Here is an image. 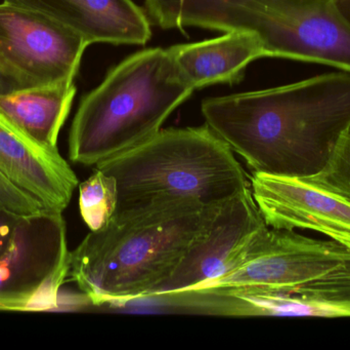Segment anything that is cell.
<instances>
[{
  "mask_svg": "<svg viewBox=\"0 0 350 350\" xmlns=\"http://www.w3.org/2000/svg\"><path fill=\"white\" fill-rule=\"evenodd\" d=\"M162 28L249 31L265 57L330 66L350 73V22L336 0H151Z\"/></svg>",
  "mask_w": 350,
  "mask_h": 350,
  "instance_id": "obj_5",
  "label": "cell"
},
{
  "mask_svg": "<svg viewBox=\"0 0 350 350\" xmlns=\"http://www.w3.org/2000/svg\"><path fill=\"white\" fill-rule=\"evenodd\" d=\"M22 214L0 205V257L10 248Z\"/></svg>",
  "mask_w": 350,
  "mask_h": 350,
  "instance_id": "obj_18",
  "label": "cell"
},
{
  "mask_svg": "<svg viewBox=\"0 0 350 350\" xmlns=\"http://www.w3.org/2000/svg\"><path fill=\"white\" fill-rule=\"evenodd\" d=\"M75 95L74 82L0 94V119L43 150L59 153L57 138Z\"/></svg>",
  "mask_w": 350,
  "mask_h": 350,
  "instance_id": "obj_13",
  "label": "cell"
},
{
  "mask_svg": "<svg viewBox=\"0 0 350 350\" xmlns=\"http://www.w3.org/2000/svg\"><path fill=\"white\" fill-rule=\"evenodd\" d=\"M43 12L83 37L88 45H145L149 18L131 0H3Z\"/></svg>",
  "mask_w": 350,
  "mask_h": 350,
  "instance_id": "obj_10",
  "label": "cell"
},
{
  "mask_svg": "<svg viewBox=\"0 0 350 350\" xmlns=\"http://www.w3.org/2000/svg\"><path fill=\"white\" fill-rule=\"evenodd\" d=\"M310 177L350 199V131L339 140L326 166Z\"/></svg>",
  "mask_w": 350,
  "mask_h": 350,
  "instance_id": "obj_16",
  "label": "cell"
},
{
  "mask_svg": "<svg viewBox=\"0 0 350 350\" xmlns=\"http://www.w3.org/2000/svg\"><path fill=\"white\" fill-rule=\"evenodd\" d=\"M267 294L269 316L350 318V249L337 245L332 264L320 277Z\"/></svg>",
  "mask_w": 350,
  "mask_h": 350,
  "instance_id": "obj_14",
  "label": "cell"
},
{
  "mask_svg": "<svg viewBox=\"0 0 350 350\" xmlns=\"http://www.w3.org/2000/svg\"><path fill=\"white\" fill-rule=\"evenodd\" d=\"M219 205L183 201L111 219L70 252L69 275L94 305L146 299L172 275Z\"/></svg>",
  "mask_w": 350,
  "mask_h": 350,
  "instance_id": "obj_2",
  "label": "cell"
},
{
  "mask_svg": "<svg viewBox=\"0 0 350 350\" xmlns=\"http://www.w3.org/2000/svg\"><path fill=\"white\" fill-rule=\"evenodd\" d=\"M251 191L269 227L312 230L350 249V199L312 177L253 173Z\"/></svg>",
  "mask_w": 350,
  "mask_h": 350,
  "instance_id": "obj_9",
  "label": "cell"
},
{
  "mask_svg": "<svg viewBox=\"0 0 350 350\" xmlns=\"http://www.w3.org/2000/svg\"><path fill=\"white\" fill-rule=\"evenodd\" d=\"M21 88L22 86L10 75V72L6 70L5 66L0 60V94L14 92V90H21Z\"/></svg>",
  "mask_w": 350,
  "mask_h": 350,
  "instance_id": "obj_19",
  "label": "cell"
},
{
  "mask_svg": "<svg viewBox=\"0 0 350 350\" xmlns=\"http://www.w3.org/2000/svg\"><path fill=\"white\" fill-rule=\"evenodd\" d=\"M0 173L45 209L59 213L69 205L78 186L77 176L61 154L35 145L1 119Z\"/></svg>",
  "mask_w": 350,
  "mask_h": 350,
  "instance_id": "obj_11",
  "label": "cell"
},
{
  "mask_svg": "<svg viewBox=\"0 0 350 350\" xmlns=\"http://www.w3.org/2000/svg\"><path fill=\"white\" fill-rule=\"evenodd\" d=\"M96 168L116 181L112 219L183 201L216 207L249 187L232 148L207 125L160 129Z\"/></svg>",
  "mask_w": 350,
  "mask_h": 350,
  "instance_id": "obj_3",
  "label": "cell"
},
{
  "mask_svg": "<svg viewBox=\"0 0 350 350\" xmlns=\"http://www.w3.org/2000/svg\"><path fill=\"white\" fill-rule=\"evenodd\" d=\"M193 90L168 49L131 55L80 103L70 131V160L96 166L147 141Z\"/></svg>",
  "mask_w": 350,
  "mask_h": 350,
  "instance_id": "obj_4",
  "label": "cell"
},
{
  "mask_svg": "<svg viewBox=\"0 0 350 350\" xmlns=\"http://www.w3.org/2000/svg\"><path fill=\"white\" fill-rule=\"evenodd\" d=\"M69 269L63 213L42 210L23 215L12 246L0 257V310L55 308Z\"/></svg>",
  "mask_w": 350,
  "mask_h": 350,
  "instance_id": "obj_6",
  "label": "cell"
},
{
  "mask_svg": "<svg viewBox=\"0 0 350 350\" xmlns=\"http://www.w3.org/2000/svg\"><path fill=\"white\" fill-rule=\"evenodd\" d=\"M0 205L22 215L37 213L45 209L44 205L31 195L14 186L0 173Z\"/></svg>",
  "mask_w": 350,
  "mask_h": 350,
  "instance_id": "obj_17",
  "label": "cell"
},
{
  "mask_svg": "<svg viewBox=\"0 0 350 350\" xmlns=\"http://www.w3.org/2000/svg\"><path fill=\"white\" fill-rule=\"evenodd\" d=\"M267 227L250 187L244 189L216 209L172 275L150 297L224 277L240 265L255 238Z\"/></svg>",
  "mask_w": 350,
  "mask_h": 350,
  "instance_id": "obj_8",
  "label": "cell"
},
{
  "mask_svg": "<svg viewBox=\"0 0 350 350\" xmlns=\"http://www.w3.org/2000/svg\"><path fill=\"white\" fill-rule=\"evenodd\" d=\"M88 45L43 12L0 3V60L22 88L74 82Z\"/></svg>",
  "mask_w": 350,
  "mask_h": 350,
  "instance_id": "obj_7",
  "label": "cell"
},
{
  "mask_svg": "<svg viewBox=\"0 0 350 350\" xmlns=\"http://www.w3.org/2000/svg\"><path fill=\"white\" fill-rule=\"evenodd\" d=\"M201 110L206 125L253 173L314 176L350 131V73L208 98Z\"/></svg>",
  "mask_w": 350,
  "mask_h": 350,
  "instance_id": "obj_1",
  "label": "cell"
},
{
  "mask_svg": "<svg viewBox=\"0 0 350 350\" xmlns=\"http://www.w3.org/2000/svg\"><path fill=\"white\" fill-rule=\"evenodd\" d=\"M168 51L193 90L216 84H236L251 62L265 57L260 38L241 30L228 31L209 40L174 45Z\"/></svg>",
  "mask_w": 350,
  "mask_h": 350,
  "instance_id": "obj_12",
  "label": "cell"
},
{
  "mask_svg": "<svg viewBox=\"0 0 350 350\" xmlns=\"http://www.w3.org/2000/svg\"><path fill=\"white\" fill-rule=\"evenodd\" d=\"M116 181L96 168L94 174L79 185V208L82 219L92 232L102 229L116 211Z\"/></svg>",
  "mask_w": 350,
  "mask_h": 350,
  "instance_id": "obj_15",
  "label": "cell"
}]
</instances>
